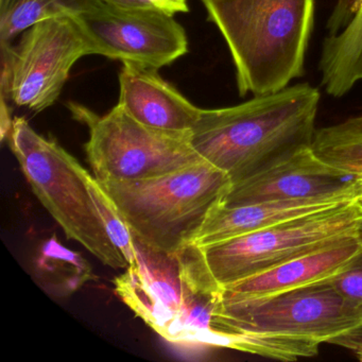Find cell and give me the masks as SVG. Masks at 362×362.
I'll return each mask as SVG.
<instances>
[{
  "label": "cell",
  "instance_id": "obj_7",
  "mask_svg": "<svg viewBox=\"0 0 362 362\" xmlns=\"http://www.w3.org/2000/svg\"><path fill=\"white\" fill-rule=\"evenodd\" d=\"M74 119L88 127L86 156L98 181L160 177L204 162L190 132H168L139 124L116 105L100 116L86 105H67Z\"/></svg>",
  "mask_w": 362,
  "mask_h": 362
},
{
  "label": "cell",
  "instance_id": "obj_17",
  "mask_svg": "<svg viewBox=\"0 0 362 362\" xmlns=\"http://www.w3.org/2000/svg\"><path fill=\"white\" fill-rule=\"evenodd\" d=\"M101 0H0V43H11L37 22L76 16Z\"/></svg>",
  "mask_w": 362,
  "mask_h": 362
},
{
  "label": "cell",
  "instance_id": "obj_19",
  "mask_svg": "<svg viewBox=\"0 0 362 362\" xmlns=\"http://www.w3.org/2000/svg\"><path fill=\"white\" fill-rule=\"evenodd\" d=\"M88 186L110 239L117 247L118 251L124 256L129 267L133 266L136 262V252L134 238L128 224L124 221L115 203L110 198L96 177H92Z\"/></svg>",
  "mask_w": 362,
  "mask_h": 362
},
{
  "label": "cell",
  "instance_id": "obj_20",
  "mask_svg": "<svg viewBox=\"0 0 362 362\" xmlns=\"http://www.w3.org/2000/svg\"><path fill=\"white\" fill-rule=\"evenodd\" d=\"M328 283L347 304L362 311V253L346 270Z\"/></svg>",
  "mask_w": 362,
  "mask_h": 362
},
{
  "label": "cell",
  "instance_id": "obj_16",
  "mask_svg": "<svg viewBox=\"0 0 362 362\" xmlns=\"http://www.w3.org/2000/svg\"><path fill=\"white\" fill-rule=\"evenodd\" d=\"M35 273L46 287L59 296L74 293L95 279L88 260L78 252L64 247L57 236L44 241L40 247Z\"/></svg>",
  "mask_w": 362,
  "mask_h": 362
},
{
  "label": "cell",
  "instance_id": "obj_2",
  "mask_svg": "<svg viewBox=\"0 0 362 362\" xmlns=\"http://www.w3.org/2000/svg\"><path fill=\"white\" fill-rule=\"evenodd\" d=\"M230 50L241 97L279 92L304 76L315 0H201Z\"/></svg>",
  "mask_w": 362,
  "mask_h": 362
},
{
  "label": "cell",
  "instance_id": "obj_18",
  "mask_svg": "<svg viewBox=\"0 0 362 362\" xmlns=\"http://www.w3.org/2000/svg\"><path fill=\"white\" fill-rule=\"evenodd\" d=\"M311 149L345 175L362 173V114L315 131Z\"/></svg>",
  "mask_w": 362,
  "mask_h": 362
},
{
  "label": "cell",
  "instance_id": "obj_24",
  "mask_svg": "<svg viewBox=\"0 0 362 362\" xmlns=\"http://www.w3.org/2000/svg\"><path fill=\"white\" fill-rule=\"evenodd\" d=\"M356 239H357V243H359L360 247H361L362 250V221L361 223H360L359 230H358V234Z\"/></svg>",
  "mask_w": 362,
  "mask_h": 362
},
{
  "label": "cell",
  "instance_id": "obj_12",
  "mask_svg": "<svg viewBox=\"0 0 362 362\" xmlns=\"http://www.w3.org/2000/svg\"><path fill=\"white\" fill-rule=\"evenodd\" d=\"M158 69L122 63L117 105L144 126L168 132H190L202 109L167 83Z\"/></svg>",
  "mask_w": 362,
  "mask_h": 362
},
{
  "label": "cell",
  "instance_id": "obj_1",
  "mask_svg": "<svg viewBox=\"0 0 362 362\" xmlns=\"http://www.w3.org/2000/svg\"><path fill=\"white\" fill-rule=\"evenodd\" d=\"M320 100L319 90L304 82L233 107L202 110L190 141L205 162L237 183L311 148Z\"/></svg>",
  "mask_w": 362,
  "mask_h": 362
},
{
  "label": "cell",
  "instance_id": "obj_10",
  "mask_svg": "<svg viewBox=\"0 0 362 362\" xmlns=\"http://www.w3.org/2000/svg\"><path fill=\"white\" fill-rule=\"evenodd\" d=\"M88 54L90 44L71 16L37 22L14 47L11 101L37 113L52 107L74 65Z\"/></svg>",
  "mask_w": 362,
  "mask_h": 362
},
{
  "label": "cell",
  "instance_id": "obj_25",
  "mask_svg": "<svg viewBox=\"0 0 362 362\" xmlns=\"http://www.w3.org/2000/svg\"><path fill=\"white\" fill-rule=\"evenodd\" d=\"M356 355H357V357L359 358V360H361L362 361V349H360V351H355Z\"/></svg>",
  "mask_w": 362,
  "mask_h": 362
},
{
  "label": "cell",
  "instance_id": "obj_22",
  "mask_svg": "<svg viewBox=\"0 0 362 362\" xmlns=\"http://www.w3.org/2000/svg\"><path fill=\"white\" fill-rule=\"evenodd\" d=\"M338 345L349 347V349H354L355 351L362 349V328L341 339L338 342Z\"/></svg>",
  "mask_w": 362,
  "mask_h": 362
},
{
  "label": "cell",
  "instance_id": "obj_4",
  "mask_svg": "<svg viewBox=\"0 0 362 362\" xmlns=\"http://www.w3.org/2000/svg\"><path fill=\"white\" fill-rule=\"evenodd\" d=\"M133 237L158 251L175 253L192 245L232 185L207 162L134 181H98Z\"/></svg>",
  "mask_w": 362,
  "mask_h": 362
},
{
  "label": "cell",
  "instance_id": "obj_21",
  "mask_svg": "<svg viewBox=\"0 0 362 362\" xmlns=\"http://www.w3.org/2000/svg\"><path fill=\"white\" fill-rule=\"evenodd\" d=\"M109 5L129 9H156L167 13H187L189 12L187 0H103Z\"/></svg>",
  "mask_w": 362,
  "mask_h": 362
},
{
  "label": "cell",
  "instance_id": "obj_13",
  "mask_svg": "<svg viewBox=\"0 0 362 362\" xmlns=\"http://www.w3.org/2000/svg\"><path fill=\"white\" fill-rule=\"evenodd\" d=\"M361 253L357 239H347L223 286L220 296L223 300H252L329 281L346 270Z\"/></svg>",
  "mask_w": 362,
  "mask_h": 362
},
{
  "label": "cell",
  "instance_id": "obj_8",
  "mask_svg": "<svg viewBox=\"0 0 362 362\" xmlns=\"http://www.w3.org/2000/svg\"><path fill=\"white\" fill-rule=\"evenodd\" d=\"M214 327L221 347L226 346V334L236 332L288 334L334 344L362 328V311L324 281L267 298L223 300L220 296Z\"/></svg>",
  "mask_w": 362,
  "mask_h": 362
},
{
  "label": "cell",
  "instance_id": "obj_9",
  "mask_svg": "<svg viewBox=\"0 0 362 362\" xmlns=\"http://www.w3.org/2000/svg\"><path fill=\"white\" fill-rule=\"evenodd\" d=\"M173 16L162 10L129 9L101 0L73 18L92 54L160 69L188 52L185 29Z\"/></svg>",
  "mask_w": 362,
  "mask_h": 362
},
{
  "label": "cell",
  "instance_id": "obj_3",
  "mask_svg": "<svg viewBox=\"0 0 362 362\" xmlns=\"http://www.w3.org/2000/svg\"><path fill=\"white\" fill-rule=\"evenodd\" d=\"M134 247L136 262L113 281L118 298L169 342L209 344L215 334L214 315L221 286L201 247L189 245L167 253L136 238Z\"/></svg>",
  "mask_w": 362,
  "mask_h": 362
},
{
  "label": "cell",
  "instance_id": "obj_23",
  "mask_svg": "<svg viewBox=\"0 0 362 362\" xmlns=\"http://www.w3.org/2000/svg\"><path fill=\"white\" fill-rule=\"evenodd\" d=\"M354 188H355L356 202L362 209V173L353 177Z\"/></svg>",
  "mask_w": 362,
  "mask_h": 362
},
{
  "label": "cell",
  "instance_id": "obj_14",
  "mask_svg": "<svg viewBox=\"0 0 362 362\" xmlns=\"http://www.w3.org/2000/svg\"><path fill=\"white\" fill-rule=\"evenodd\" d=\"M325 29L317 71L326 94L341 98L362 82V0H336Z\"/></svg>",
  "mask_w": 362,
  "mask_h": 362
},
{
  "label": "cell",
  "instance_id": "obj_5",
  "mask_svg": "<svg viewBox=\"0 0 362 362\" xmlns=\"http://www.w3.org/2000/svg\"><path fill=\"white\" fill-rule=\"evenodd\" d=\"M10 147L33 194L64 230L105 266L128 269L113 245L90 192V175L58 143L40 135L24 117H16Z\"/></svg>",
  "mask_w": 362,
  "mask_h": 362
},
{
  "label": "cell",
  "instance_id": "obj_6",
  "mask_svg": "<svg viewBox=\"0 0 362 362\" xmlns=\"http://www.w3.org/2000/svg\"><path fill=\"white\" fill-rule=\"evenodd\" d=\"M361 221L362 209L353 200L201 250L214 279L223 287L356 238Z\"/></svg>",
  "mask_w": 362,
  "mask_h": 362
},
{
  "label": "cell",
  "instance_id": "obj_15",
  "mask_svg": "<svg viewBox=\"0 0 362 362\" xmlns=\"http://www.w3.org/2000/svg\"><path fill=\"white\" fill-rule=\"evenodd\" d=\"M353 201L342 197L266 201L240 206L220 204L211 211L192 245H215L270 228L281 222L313 215Z\"/></svg>",
  "mask_w": 362,
  "mask_h": 362
},
{
  "label": "cell",
  "instance_id": "obj_11",
  "mask_svg": "<svg viewBox=\"0 0 362 362\" xmlns=\"http://www.w3.org/2000/svg\"><path fill=\"white\" fill-rule=\"evenodd\" d=\"M346 177L307 148L267 170L233 183L221 204L240 206L266 201L329 197L355 200L353 177L345 180Z\"/></svg>",
  "mask_w": 362,
  "mask_h": 362
}]
</instances>
